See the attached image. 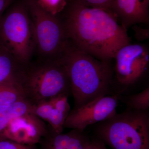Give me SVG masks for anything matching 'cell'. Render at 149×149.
Listing matches in <instances>:
<instances>
[{
	"label": "cell",
	"mask_w": 149,
	"mask_h": 149,
	"mask_svg": "<svg viewBox=\"0 0 149 149\" xmlns=\"http://www.w3.org/2000/svg\"><path fill=\"white\" fill-rule=\"evenodd\" d=\"M53 109V106L48 100L32 105V113L43 120L48 122L52 115Z\"/></svg>",
	"instance_id": "18"
},
{
	"label": "cell",
	"mask_w": 149,
	"mask_h": 149,
	"mask_svg": "<svg viewBox=\"0 0 149 149\" xmlns=\"http://www.w3.org/2000/svg\"><path fill=\"white\" fill-rule=\"evenodd\" d=\"M95 134L112 149H149L148 110L116 113L97 123Z\"/></svg>",
	"instance_id": "3"
},
{
	"label": "cell",
	"mask_w": 149,
	"mask_h": 149,
	"mask_svg": "<svg viewBox=\"0 0 149 149\" xmlns=\"http://www.w3.org/2000/svg\"><path fill=\"white\" fill-rule=\"evenodd\" d=\"M149 0H113L110 10L126 29L138 23H148Z\"/></svg>",
	"instance_id": "10"
},
{
	"label": "cell",
	"mask_w": 149,
	"mask_h": 149,
	"mask_svg": "<svg viewBox=\"0 0 149 149\" xmlns=\"http://www.w3.org/2000/svg\"><path fill=\"white\" fill-rule=\"evenodd\" d=\"M43 120L32 113L13 118L4 131L2 140L36 145L48 132V126Z\"/></svg>",
	"instance_id": "9"
},
{
	"label": "cell",
	"mask_w": 149,
	"mask_h": 149,
	"mask_svg": "<svg viewBox=\"0 0 149 149\" xmlns=\"http://www.w3.org/2000/svg\"><path fill=\"white\" fill-rule=\"evenodd\" d=\"M26 6L33 23L36 49L41 56L40 60L58 59L68 40L64 26L35 0H27Z\"/></svg>",
	"instance_id": "6"
},
{
	"label": "cell",
	"mask_w": 149,
	"mask_h": 149,
	"mask_svg": "<svg viewBox=\"0 0 149 149\" xmlns=\"http://www.w3.org/2000/svg\"><path fill=\"white\" fill-rule=\"evenodd\" d=\"M59 59L69 77L73 108L109 95L113 74L111 61L100 60L82 52L68 40Z\"/></svg>",
	"instance_id": "2"
},
{
	"label": "cell",
	"mask_w": 149,
	"mask_h": 149,
	"mask_svg": "<svg viewBox=\"0 0 149 149\" xmlns=\"http://www.w3.org/2000/svg\"><path fill=\"white\" fill-rule=\"evenodd\" d=\"M0 149H37L36 145H28L10 140H0Z\"/></svg>",
	"instance_id": "21"
},
{
	"label": "cell",
	"mask_w": 149,
	"mask_h": 149,
	"mask_svg": "<svg viewBox=\"0 0 149 149\" xmlns=\"http://www.w3.org/2000/svg\"><path fill=\"white\" fill-rule=\"evenodd\" d=\"M25 100L18 86L13 84H0V108L7 107L17 102Z\"/></svg>",
	"instance_id": "15"
},
{
	"label": "cell",
	"mask_w": 149,
	"mask_h": 149,
	"mask_svg": "<svg viewBox=\"0 0 149 149\" xmlns=\"http://www.w3.org/2000/svg\"><path fill=\"white\" fill-rule=\"evenodd\" d=\"M32 105L25 100L17 102L3 110L0 114V140H2L3 133L11 120L32 113Z\"/></svg>",
	"instance_id": "13"
},
{
	"label": "cell",
	"mask_w": 149,
	"mask_h": 149,
	"mask_svg": "<svg viewBox=\"0 0 149 149\" xmlns=\"http://www.w3.org/2000/svg\"><path fill=\"white\" fill-rule=\"evenodd\" d=\"M13 0H0V21L4 13L9 6Z\"/></svg>",
	"instance_id": "24"
},
{
	"label": "cell",
	"mask_w": 149,
	"mask_h": 149,
	"mask_svg": "<svg viewBox=\"0 0 149 149\" xmlns=\"http://www.w3.org/2000/svg\"><path fill=\"white\" fill-rule=\"evenodd\" d=\"M19 86L26 100L32 105L60 94H71L69 77L59 59L40 60L24 66Z\"/></svg>",
	"instance_id": "4"
},
{
	"label": "cell",
	"mask_w": 149,
	"mask_h": 149,
	"mask_svg": "<svg viewBox=\"0 0 149 149\" xmlns=\"http://www.w3.org/2000/svg\"><path fill=\"white\" fill-rule=\"evenodd\" d=\"M67 37L82 52L111 61L120 48L130 44L127 29L111 10L88 7L74 1L64 25Z\"/></svg>",
	"instance_id": "1"
},
{
	"label": "cell",
	"mask_w": 149,
	"mask_h": 149,
	"mask_svg": "<svg viewBox=\"0 0 149 149\" xmlns=\"http://www.w3.org/2000/svg\"><path fill=\"white\" fill-rule=\"evenodd\" d=\"M69 96L68 94H60L49 99L53 109L48 122L49 126L56 133H62L65 122L70 111L68 101Z\"/></svg>",
	"instance_id": "12"
},
{
	"label": "cell",
	"mask_w": 149,
	"mask_h": 149,
	"mask_svg": "<svg viewBox=\"0 0 149 149\" xmlns=\"http://www.w3.org/2000/svg\"><path fill=\"white\" fill-rule=\"evenodd\" d=\"M114 58L116 78L124 91L146 72L149 64L148 49L144 45L129 44L120 48Z\"/></svg>",
	"instance_id": "7"
},
{
	"label": "cell",
	"mask_w": 149,
	"mask_h": 149,
	"mask_svg": "<svg viewBox=\"0 0 149 149\" xmlns=\"http://www.w3.org/2000/svg\"><path fill=\"white\" fill-rule=\"evenodd\" d=\"M133 31L135 32V38L139 41H143L147 40L149 37L148 29H145L142 27L134 26L133 27Z\"/></svg>",
	"instance_id": "22"
},
{
	"label": "cell",
	"mask_w": 149,
	"mask_h": 149,
	"mask_svg": "<svg viewBox=\"0 0 149 149\" xmlns=\"http://www.w3.org/2000/svg\"><path fill=\"white\" fill-rule=\"evenodd\" d=\"M119 96L118 94L99 97L85 105L72 109L67 117L64 128L84 132L89 125L98 123L116 114Z\"/></svg>",
	"instance_id": "8"
},
{
	"label": "cell",
	"mask_w": 149,
	"mask_h": 149,
	"mask_svg": "<svg viewBox=\"0 0 149 149\" xmlns=\"http://www.w3.org/2000/svg\"><path fill=\"white\" fill-rule=\"evenodd\" d=\"M6 108H0V114H1V113L3 111V110L5 109H6Z\"/></svg>",
	"instance_id": "25"
},
{
	"label": "cell",
	"mask_w": 149,
	"mask_h": 149,
	"mask_svg": "<svg viewBox=\"0 0 149 149\" xmlns=\"http://www.w3.org/2000/svg\"><path fill=\"white\" fill-rule=\"evenodd\" d=\"M24 66L0 46V84H13L19 88L20 74Z\"/></svg>",
	"instance_id": "11"
},
{
	"label": "cell",
	"mask_w": 149,
	"mask_h": 149,
	"mask_svg": "<svg viewBox=\"0 0 149 149\" xmlns=\"http://www.w3.org/2000/svg\"><path fill=\"white\" fill-rule=\"evenodd\" d=\"M85 149H107L105 144L97 137L90 139Z\"/></svg>",
	"instance_id": "23"
},
{
	"label": "cell",
	"mask_w": 149,
	"mask_h": 149,
	"mask_svg": "<svg viewBox=\"0 0 149 149\" xmlns=\"http://www.w3.org/2000/svg\"><path fill=\"white\" fill-rule=\"evenodd\" d=\"M68 149H85L90 138L84 132L72 130Z\"/></svg>",
	"instance_id": "19"
},
{
	"label": "cell",
	"mask_w": 149,
	"mask_h": 149,
	"mask_svg": "<svg viewBox=\"0 0 149 149\" xmlns=\"http://www.w3.org/2000/svg\"><path fill=\"white\" fill-rule=\"evenodd\" d=\"M72 130L66 133H57L48 126L47 134L41 139L40 149H68Z\"/></svg>",
	"instance_id": "14"
},
{
	"label": "cell",
	"mask_w": 149,
	"mask_h": 149,
	"mask_svg": "<svg viewBox=\"0 0 149 149\" xmlns=\"http://www.w3.org/2000/svg\"><path fill=\"white\" fill-rule=\"evenodd\" d=\"M0 46L25 66L30 63L36 41L27 6L19 3L3 15L0 21Z\"/></svg>",
	"instance_id": "5"
},
{
	"label": "cell",
	"mask_w": 149,
	"mask_h": 149,
	"mask_svg": "<svg viewBox=\"0 0 149 149\" xmlns=\"http://www.w3.org/2000/svg\"><path fill=\"white\" fill-rule=\"evenodd\" d=\"M35 1L41 8L54 16L63 10L67 4V0Z\"/></svg>",
	"instance_id": "17"
},
{
	"label": "cell",
	"mask_w": 149,
	"mask_h": 149,
	"mask_svg": "<svg viewBox=\"0 0 149 149\" xmlns=\"http://www.w3.org/2000/svg\"><path fill=\"white\" fill-rule=\"evenodd\" d=\"M127 109L148 111L149 109V87L138 94L123 99Z\"/></svg>",
	"instance_id": "16"
},
{
	"label": "cell",
	"mask_w": 149,
	"mask_h": 149,
	"mask_svg": "<svg viewBox=\"0 0 149 149\" xmlns=\"http://www.w3.org/2000/svg\"><path fill=\"white\" fill-rule=\"evenodd\" d=\"M113 0H75V1L88 7L111 10Z\"/></svg>",
	"instance_id": "20"
}]
</instances>
